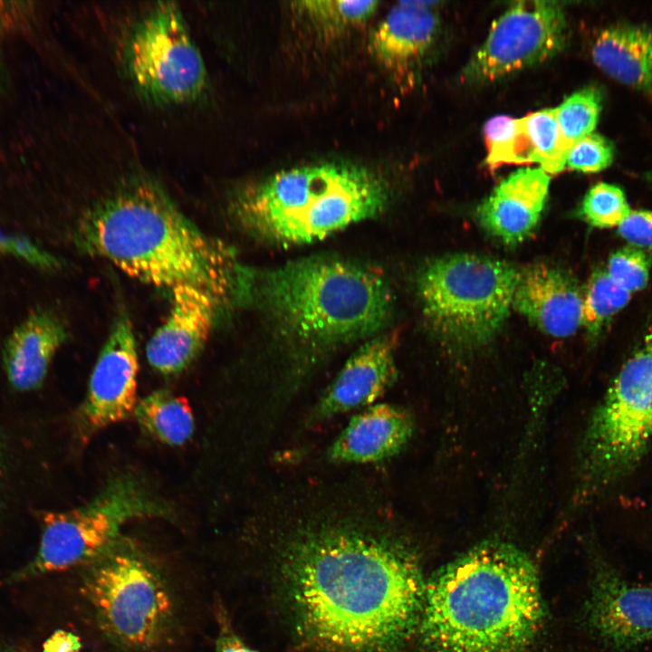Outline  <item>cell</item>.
Listing matches in <instances>:
<instances>
[{
  "mask_svg": "<svg viewBox=\"0 0 652 652\" xmlns=\"http://www.w3.org/2000/svg\"><path fill=\"white\" fill-rule=\"evenodd\" d=\"M394 341L378 335L363 343L346 361L309 413L318 424L375 404L397 376Z\"/></svg>",
  "mask_w": 652,
  "mask_h": 652,
  "instance_id": "15",
  "label": "cell"
},
{
  "mask_svg": "<svg viewBox=\"0 0 652 652\" xmlns=\"http://www.w3.org/2000/svg\"><path fill=\"white\" fill-rule=\"evenodd\" d=\"M127 71L149 100L165 104L197 99L207 74L183 14L173 2H158L133 26L125 46Z\"/></svg>",
  "mask_w": 652,
  "mask_h": 652,
  "instance_id": "9",
  "label": "cell"
},
{
  "mask_svg": "<svg viewBox=\"0 0 652 652\" xmlns=\"http://www.w3.org/2000/svg\"><path fill=\"white\" fill-rule=\"evenodd\" d=\"M543 611L529 556L512 543L488 540L426 582L418 629L430 652H524Z\"/></svg>",
  "mask_w": 652,
  "mask_h": 652,
  "instance_id": "3",
  "label": "cell"
},
{
  "mask_svg": "<svg viewBox=\"0 0 652 652\" xmlns=\"http://www.w3.org/2000/svg\"><path fill=\"white\" fill-rule=\"evenodd\" d=\"M78 245L142 283L187 285L226 309L251 300L254 271L234 248L202 232L147 177L129 180L96 203L75 231Z\"/></svg>",
  "mask_w": 652,
  "mask_h": 652,
  "instance_id": "2",
  "label": "cell"
},
{
  "mask_svg": "<svg viewBox=\"0 0 652 652\" xmlns=\"http://www.w3.org/2000/svg\"><path fill=\"white\" fill-rule=\"evenodd\" d=\"M650 267L651 259L645 250L628 245L609 256L605 270L617 283L633 294L647 284Z\"/></svg>",
  "mask_w": 652,
  "mask_h": 652,
  "instance_id": "29",
  "label": "cell"
},
{
  "mask_svg": "<svg viewBox=\"0 0 652 652\" xmlns=\"http://www.w3.org/2000/svg\"><path fill=\"white\" fill-rule=\"evenodd\" d=\"M650 36H651V42H652V32H650Z\"/></svg>",
  "mask_w": 652,
  "mask_h": 652,
  "instance_id": "36",
  "label": "cell"
},
{
  "mask_svg": "<svg viewBox=\"0 0 652 652\" xmlns=\"http://www.w3.org/2000/svg\"><path fill=\"white\" fill-rule=\"evenodd\" d=\"M583 293L564 270L535 264L519 270L513 307L542 331L556 338L581 326Z\"/></svg>",
  "mask_w": 652,
  "mask_h": 652,
  "instance_id": "16",
  "label": "cell"
},
{
  "mask_svg": "<svg viewBox=\"0 0 652 652\" xmlns=\"http://www.w3.org/2000/svg\"><path fill=\"white\" fill-rule=\"evenodd\" d=\"M624 191L618 186L599 183L585 195L580 214L590 225L598 228H614L630 213Z\"/></svg>",
  "mask_w": 652,
  "mask_h": 652,
  "instance_id": "27",
  "label": "cell"
},
{
  "mask_svg": "<svg viewBox=\"0 0 652 652\" xmlns=\"http://www.w3.org/2000/svg\"><path fill=\"white\" fill-rule=\"evenodd\" d=\"M565 38V14L558 2L513 3L493 23L464 69L463 80L491 82L541 63L561 50Z\"/></svg>",
  "mask_w": 652,
  "mask_h": 652,
  "instance_id": "10",
  "label": "cell"
},
{
  "mask_svg": "<svg viewBox=\"0 0 652 652\" xmlns=\"http://www.w3.org/2000/svg\"><path fill=\"white\" fill-rule=\"evenodd\" d=\"M613 156L612 143L603 136L592 132L570 149L565 166L584 173H595L608 168Z\"/></svg>",
  "mask_w": 652,
  "mask_h": 652,
  "instance_id": "30",
  "label": "cell"
},
{
  "mask_svg": "<svg viewBox=\"0 0 652 652\" xmlns=\"http://www.w3.org/2000/svg\"><path fill=\"white\" fill-rule=\"evenodd\" d=\"M594 62L614 80L642 91L652 90L650 32L621 24L603 30L596 38Z\"/></svg>",
  "mask_w": 652,
  "mask_h": 652,
  "instance_id": "21",
  "label": "cell"
},
{
  "mask_svg": "<svg viewBox=\"0 0 652 652\" xmlns=\"http://www.w3.org/2000/svg\"><path fill=\"white\" fill-rule=\"evenodd\" d=\"M387 200L386 186L375 173L331 162L277 172L241 190L231 211L253 235L292 245L323 239L374 217Z\"/></svg>",
  "mask_w": 652,
  "mask_h": 652,
  "instance_id": "5",
  "label": "cell"
},
{
  "mask_svg": "<svg viewBox=\"0 0 652 652\" xmlns=\"http://www.w3.org/2000/svg\"><path fill=\"white\" fill-rule=\"evenodd\" d=\"M486 163L491 168L504 164H526L525 145L520 120L500 115L491 118L484 129Z\"/></svg>",
  "mask_w": 652,
  "mask_h": 652,
  "instance_id": "26",
  "label": "cell"
},
{
  "mask_svg": "<svg viewBox=\"0 0 652 652\" xmlns=\"http://www.w3.org/2000/svg\"><path fill=\"white\" fill-rule=\"evenodd\" d=\"M600 110V93L593 87L572 93L555 108L561 146L566 157L575 143L592 133Z\"/></svg>",
  "mask_w": 652,
  "mask_h": 652,
  "instance_id": "25",
  "label": "cell"
},
{
  "mask_svg": "<svg viewBox=\"0 0 652 652\" xmlns=\"http://www.w3.org/2000/svg\"><path fill=\"white\" fill-rule=\"evenodd\" d=\"M65 339V327L53 312L45 309L31 312L4 344L3 361L9 383L20 391L41 386Z\"/></svg>",
  "mask_w": 652,
  "mask_h": 652,
  "instance_id": "20",
  "label": "cell"
},
{
  "mask_svg": "<svg viewBox=\"0 0 652 652\" xmlns=\"http://www.w3.org/2000/svg\"><path fill=\"white\" fill-rule=\"evenodd\" d=\"M652 444V321L594 408L577 449L572 507L635 471Z\"/></svg>",
  "mask_w": 652,
  "mask_h": 652,
  "instance_id": "6",
  "label": "cell"
},
{
  "mask_svg": "<svg viewBox=\"0 0 652 652\" xmlns=\"http://www.w3.org/2000/svg\"><path fill=\"white\" fill-rule=\"evenodd\" d=\"M632 295L617 283L605 268L597 269L590 275L583 293L581 326L591 337H597L628 303Z\"/></svg>",
  "mask_w": 652,
  "mask_h": 652,
  "instance_id": "23",
  "label": "cell"
},
{
  "mask_svg": "<svg viewBox=\"0 0 652 652\" xmlns=\"http://www.w3.org/2000/svg\"><path fill=\"white\" fill-rule=\"evenodd\" d=\"M377 1L312 0L296 3L297 9L323 27L340 29L367 20L377 9Z\"/></svg>",
  "mask_w": 652,
  "mask_h": 652,
  "instance_id": "28",
  "label": "cell"
},
{
  "mask_svg": "<svg viewBox=\"0 0 652 652\" xmlns=\"http://www.w3.org/2000/svg\"><path fill=\"white\" fill-rule=\"evenodd\" d=\"M0 652H22V650L14 646L0 644Z\"/></svg>",
  "mask_w": 652,
  "mask_h": 652,
  "instance_id": "35",
  "label": "cell"
},
{
  "mask_svg": "<svg viewBox=\"0 0 652 652\" xmlns=\"http://www.w3.org/2000/svg\"><path fill=\"white\" fill-rule=\"evenodd\" d=\"M82 642L78 636L65 630H57L45 640L43 652H81Z\"/></svg>",
  "mask_w": 652,
  "mask_h": 652,
  "instance_id": "33",
  "label": "cell"
},
{
  "mask_svg": "<svg viewBox=\"0 0 652 652\" xmlns=\"http://www.w3.org/2000/svg\"><path fill=\"white\" fill-rule=\"evenodd\" d=\"M134 415L146 433L169 446L183 445L194 432V417L187 400L167 389L140 399Z\"/></svg>",
  "mask_w": 652,
  "mask_h": 652,
  "instance_id": "22",
  "label": "cell"
},
{
  "mask_svg": "<svg viewBox=\"0 0 652 652\" xmlns=\"http://www.w3.org/2000/svg\"><path fill=\"white\" fill-rule=\"evenodd\" d=\"M138 371L133 326L122 313L102 347L77 413V426L83 440L134 414Z\"/></svg>",
  "mask_w": 652,
  "mask_h": 652,
  "instance_id": "13",
  "label": "cell"
},
{
  "mask_svg": "<svg viewBox=\"0 0 652 652\" xmlns=\"http://www.w3.org/2000/svg\"><path fill=\"white\" fill-rule=\"evenodd\" d=\"M550 180V175L540 168L513 172L479 206L481 225L507 244L522 242L540 219Z\"/></svg>",
  "mask_w": 652,
  "mask_h": 652,
  "instance_id": "19",
  "label": "cell"
},
{
  "mask_svg": "<svg viewBox=\"0 0 652 652\" xmlns=\"http://www.w3.org/2000/svg\"><path fill=\"white\" fill-rule=\"evenodd\" d=\"M415 431L412 415L405 408L377 403L355 414L328 448L334 464L369 465L399 454Z\"/></svg>",
  "mask_w": 652,
  "mask_h": 652,
  "instance_id": "17",
  "label": "cell"
},
{
  "mask_svg": "<svg viewBox=\"0 0 652 652\" xmlns=\"http://www.w3.org/2000/svg\"><path fill=\"white\" fill-rule=\"evenodd\" d=\"M91 564L82 592L103 634L128 650H149L166 641L174 626V601L152 562L116 541Z\"/></svg>",
  "mask_w": 652,
  "mask_h": 652,
  "instance_id": "8",
  "label": "cell"
},
{
  "mask_svg": "<svg viewBox=\"0 0 652 652\" xmlns=\"http://www.w3.org/2000/svg\"><path fill=\"white\" fill-rule=\"evenodd\" d=\"M168 508L138 480H110L90 502L64 512H50L49 523L60 548L82 563H91L117 541L120 527L142 517H168Z\"/></svg>",
  "mask_w": 652,
  "mask_h": 652,
  "instance_id": "11",
  "label": "cell"
},
{
  "mask_svg": "<svg viewBox=\"0 0 652 652\" xmlns=\"http://www.w3.org/2000/svg\"><path fill=\"white\" fill-rule=\"evenodd\" d=\"M276 513L273 556L300 633L333 652H394L418 628L426 582L379 498L322 492Z\"/></svg>",
  "mask_w": 652,
  "mask_h": 652,
  "instance_id": "1",
  "label": "cell"
},
{
  "mask_svg": "<svg viewBox=\"0 0 652 652\" xmlns=\"http://www.w3.org/2000/svg\"><path fill=\"white\" fill-rule=\"evenodd\" d=\"M166 321L148 342L149 365L166 376L180 373L196 359L206 342L220 312L225 309L209 293L181 285L171 291Z\"/></svg>",
  "mask_w": 652,
  "mask_h": 652,
  "instance_id": "14",
  "label": "cell"
},
{
  "mask_svg": "<svg viewBox=\"0 0 652 652\" xmlns=\"http://www.w3.org/2000/svg\"><path fill=\"white\" fill-rule=\"evenodd\" d=\"M436 2L405 1L393 6L374 31L370 46L379 62L402 82H413L418 64L439 30Z\"/></svg>",
  "mask_w": 652,
  "mask_h": 652,
  "instance_id": "18",
  "label": "cell"
},
{
  "mask_svg": "<svg viewBox=\"0 0 652 652\" xmlns=\"http://www.w3.org/2000/svg\"><path fill=\"white\" fill-rule=\"evenodd\" d=\"M216 652H259L247 646L226 628L221 630L216 643Z\"/></svg>",
  "mask_w": 652,
  "mask_h": 652,
  "instance_id": "34",
  "label": "cell"
},
{
  "mask_svg": "<svg viewBox=\"0 0 652 652\" xmlns=\"http://www.w3.org/2000/svg\"><path fill=\"white\" fill-rule=\"evenodd\" d=\"M532 162L547 174L561 172L566 164L555 109H544L520 118Z\"/></svg>",
  "mask_w": 652,
  "mask_h": 652,
  "instance_id": "24",
  "label": "cell"
},
{
  "mask_svg": "<svg viewBox=\"0 0 652 652\" xmlns=\"http://www.w3.org/2000/svg\"><path fill=\"white\" fill-rule=\"evenodd\" d=\"M593 559L586 625L613 652H627L652 640V587L628 580L602 556Z\"/></svg>",
  "mask_w": 652,
  "mask_h": 652,
  "instance_id": "12",
  "label": "cell"
},
{
  "mask_svg": "<svg viewBox=\"0 0 652 652\" xmlns=\"http://www.w3.org/2000/svg\"><path fill=\"white\" fill-rule=\"evenodd\" d=\"M0 254L44 270L57 269L60 266L55 256L24 235L0 232Z\"/></svg>",
  "mask_w": 652,
  "mask_h": 652,
  "instance_id": "31",
  "label": "cell"
},
{
  "mask_svg": "<svg viewBox=\"0 0 652 652\" xmlns=\"http://www.w3.org/2000/svg\"><path fill=\"white\" fill-rule=\"evenodd\" d=\"M518 277L513 265L489 256L436 258L418 277L423 312L445 340L464 348L484 345L509 315Z\"/></svg>",
  "mask_w": 652,
  "mask_h": 652,
  "instance_id": "7",
  "label": "cell"
},
{
  "mask_svg": "<svg viewBox=\"0 0 652 652\" xmlns=\"http://www.w3.org/2000/svg\"><path fill=\"white\" fill-rule=\"evenodd\" d=\"M617 229L629 245L652 248V210H631Z\"/></svg>",
  "mask_w": 652,
  "mask_h": 652,
  "instance_id": "32",
  "label": "cell"
},
{
  "mask_svg": "<svg viewBox=\"0 0 652 652\" xmlns=\"http://www.w3.org/2000/svg\"><path fill=\"white\" fill-rule=\"evenodd\" d=\"M253 299L301 341L319 348L379 331L392 309L391 290L382 274L333 257L254 272Z\"/></svg>",
  "mask_w": 652,
  "mask_h": 652,
  "instance_id": "4",
  "label": "cell"
}]
</instances>
